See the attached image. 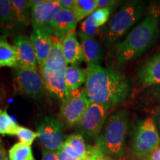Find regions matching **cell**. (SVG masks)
I'll list each match as a JSON object with an SVG mask.
<instances>
[{"label":"cell","mask_w":160,"mask_h":160,"mask_svg":"<svg viewBox=\"0 0 160 160\" xmlns=\"http://www.w3.org/2000/svg\"><path fill=\"white\" fill-rule=\"evenodd\" d=\"M46 0H29V4L31 8L34 7V6L39 5L45 2Z\"/></svg>","instance_id":"cell-37"},{"label":"cell","mask_w":160,"mask_h":160,"mask_svg":"<svg viewBox=\"0 0 160 160\" xmlns=\"http://www.w3.org/2000/svg\"><path fill=\"white\" fill-rule=\"evenodd\" d=\"M19 126L8 114L7 109H0V135L16 136Z\"/></svg>","instance_id":"cell-26"},{"label":"cell","mask_w":160,"mask_h":160,"mask_svg":"<svg viewBox=\"0 0 160 160\" xmlns=\"http://www.w3.org/2000/svg\"><path fill=\"white\" fill-rule=\"evenodd\" d=\"M145 160H160V146L155 151H153L151 155L146 157Z\"/></svg>","instance_id":"cell-34"},{"label":"cell","mask_w":160,"mask_h":160,"mask_svg":"<svg viewBox=\"0 0 160 160\" xmlns=\"http://www.w3.org/2000/svg\"><path fill=\"white\" fill-rule=\"evenodd\" d=\"M60 10L59 0H46L41 5L32 8L31 24L33 28L48 30L52 32V22Z\"/></svg>","instance_id":"cell-10"},{"label":"cell","mask_w":160,"mask_h":160,"mask_svg":"<svg viewBox=\"0 0 160 160\" xmlns=\"http://www.w3.org/2000/svg\"><path fill=\"white\" fill-rule=\"evenodd\" d=\"M52 35L51 31L38 28H33L30 35L39 68L45 65L49 57L52 45Z\"/></svg>","instance_id":"cell-12"},{"label":"cell","mask_w":160,"mask_h":160,"mask_svg":"<svg viewBox=\"0 0 160 160\" xmlns=\"http://www.w3.org/2000/svg\"><path fill=\"white\" fill-rule=\"evenodd\" d=\"M107 105L90 102V105L77 126L79 134L97 139L108 119L109 109Z\"/></svg>","instance_id":"cell-9"},{"label":"cell","mask_w":160,"mask_h":160,"mask_svg":"<svg viewBox=\"0 0 160 160\" xmlns=\"http://www.w3.org/2000/svg\"><path fill=\"white\" fill-rule=\"evenodd\" d=\"M77 25V21L73 11L61 9L52 22V33L55 37L63 40L70 33L75 31Z\"/></svg>","instance_id":"cell-14"},{"label":"cell","mask_w":160,"mask_h":160,"mask_svg":"<svg viewBox=\"0 0 160 160\" xmlns=\"http://www.w3.org/2000/svg\"><path fill=\"white\" fill-rule=\"evenodd\" d=\"M16 22L11 0H0V26L9 28Z\"/></svg>","instance_id":"cell-24"},{"label":"cell","mask_w":160,"mask_h":160,"mask_svg":"<svg viewBox=\"0 0 160 160\" xmlns=\"http://www.w3.org/2000/svg\"><path fill=\"white\" fill-rule=\"evenodd\" d=\"M153 119H155L156 122H160V105H159V107L158 108L157 111H156L154 118H153Z\"/></svg>","instance_id":"cell-38"},{"label":"cell","mask_w":160,"mask_h":160,"mask_svg":"<svg viewBox=\"0 0 160 160\" xmlns=\"http://www.w3.org/2000/svg\"><path fill=\"white\" fill-rule=\"evenodd\" d=\"M62 41V40L52 35V45L49 57L45 65L40 68H44L51 71L65 73L68 66L64 57Z\"/></svg>","instance_id":"cell-18"},{"label":"cell","mask_w":160,"mask_h":160,"mask_svg":"<svg viewBox=\"0 0 160 160\" xmlns=\"http://www.w3.org/2000/svg\"><path fill=\"white\" fill-rule=\"evenodd\" d=\"M111 8H97L91 14L92 19L98 28L102 27L108 21Z\"/></svg>","instance_id":"cell-29"},{"label":"cell","mask_w":160,"mask_h":160,"mask_svg":"<svg viewBox=\"0 0 160 160\" xmlns=\"http://www.w3.org/2000/svg\"><path fill=\"white\" fill-rule=\"evenodd\" d=\"M37 133L42 148L54 152L62 149L67 137L62 122L52 117H46L39 122Z\"/></svg>","instance_id":"cell-8"},{"label":"cell","mask_w":160,"mask_h":160,"mask_svg":"<svg viewBox=\"0 0 160 160\" xmlns=\"http://www.w3.org/2000/svg\"><path fill=\"white\" fill-rule=\"evenodd\" d=\"M99 31V28L95 25L94 22L92 19L91 15L89 16L82 21L79 27L78 33L89 37H96Z\"/></svg>","instance_id":"cell-27"},{"label":"cell","mask_w":160,"mask_h":160,"mask_svg":"<svg viewBox=\"0 0 160 160\" xmlns=\"http://www.w3.org/2000/svg\"><path fill=\"white\" fill-rule=\"evenodd\" d=\"M156 124H157V130H158V132H159V137H160V122H156Z\"/></svg>","instance_id":"cell-39"},{"label":"cell","mask_w":160,"mask_h":160,"mask_svg":"<svg viewBox=\"0 0 160 160\" xmlns=\"http://www.w3.org/2000/svg\"><path fill=\"white\" fill-rule=\"evenodd\" d=\"M160 145V137L153 117H147L136 126L131 139V148L137 157L145 159Z\"/></svg>","instance_id":"cell-5"},{"label":"cell","mask_w":160,"mask_h":160,"mask_svg":"<svg viewBox=\"0 0 160 160\" xmlns=\"http://www.w3.org/2000/svg\"><path fill=\"white\" fill-rule=\"evenodd\" d=\"M16 136L19 139L20 142L30 146L38 137L37 132L33 131L32 130L28 128L22 127V126H19L17 133H16Z\"/></svg>","instance_id":"cell-28"},{"label":"cell","mask_w":160,"mask_h":160,"mask_svg":"<svg viewBox=\"0 0 160 160\" xmlns=\"http://www.w3.org/2000/svg\"><path fill=\"white\" fill-rule=\"evenodd\" d=\"M9 160H36L30 145L17 142L10 148L8 151Z\"/></svg>","instance_id":"cell-25"},{"label":"cell","mask_w":160,"mask_h":160,"mask_svg":"<svg viewBox=\"0 0 160 160\" xmlns=\"http://www.w3.org/2000/svg\"><path fill=\"white\" fill-rule=\"evenodd\" d=\"M85 94L90 102L109 107L125 102L130 93V85L122 73L100 65H88Z\"/></svg>","instance_id":"cell-1"},{"label":"cell","mask_w":160,"mask_h":160,"mask_svg":"<svg viewBox=\"0 0 160 160\" xmlns=\"http://www.w3.org/2000/svg\"><path fill=\"white\" fill-rule=\"evenodd\" d=\"M97 8H111L117 5L119 2L115 0H97Z\"/></svg>","instance_id":"cell-30"},{"label":"cell","mask_w":160,"mask_h":160,"mask_svg":"<svg viewBox=\"0 0 160 160\" xmlns=\"http://www.w3.org/2000/svg\"><path fill=\"white\" fill-rule=\"evenodd\" d=\"M62 150L78 160H90L88 145L83 136L79 133L68 136Z\"/></svg>","instance_id":"cell-19"},{"label":"cell","mask_w":160,"mask_h":160,"mask_svg":"<svg viewBox=\"0 0 160 160\" xmlns=\"http://www.w3.org/2000/svg\"><path fill=\"white\" fill-rule=\"evenodd\" d=\"M61 9L71 10L73 11L75 0H59Z\"/></svg>","instance_id":"cell-32"},{"label":"cell","mask_w":160,"mask_h":160,"mask_svg":"<svg viewBox=\"0 0 160 160\" xmlns=\"http://www.w3.org/2000/svg\"><path fill=\"white\" fill-rule=\"evenodd\" d=\"M129 113L120 108L108 117L105 125L96 139V144L106 155L120 158L125 153Z\"/></svg>","instance_id":"cell-3"},{"label":"cell","mask_w":160,"mask_h":160,"mask_svg":"<svg viewBox=\"0 0 160 160\" xmlns=\"http://www.w3.org/2000/svg\"><path fill=\"white\" fill-rule=\"evenodd\" d=\"M80 39L84 61L87 65H99L103 52L99 40L96 37H86L78 33Z\"/></svg>","instance_id":"cell-16"},{"label":"cell","mask_w":160,"mask_h":160,"mask_svg":"<svg viewBox=\"0 0 160 160\" xmlns=\"http://www.w3.org/2000/svg\"><path fill=\"white\" fill-rule=\"evenodd\" d=\"M138 76L143 86L160 85V52L148 60L141 68Z\"/></svg>","instance_id":"cell-17"},{"label":"cell","mask_w":160,"mask_h":160,"mask_svg":"<svg viewBox=\"0 0 160 160\" xmlns=\"http://www.w3.org/2000/svg\"><path fill=\"white\" fill-rule=\"evenodd\" d=\"M65 82L68 91L79 89L85 83L87 79V70L78 66L69 65L65 70Z\"/></svg>","instance_id":"cell-21"},{"label":"cell","mask_w":160,"mask_h":160,"mask_svg":"<svg viewBox=\"0 0 160 160\" xmlns=\"http://www.w3.org/2000/svg\"><path fill=\"white\" fill-rule=\"evenodd\" d=\"M145 10L143 1H129L122 6L104 30V39L108 44L114 43L131 28Z\"/></svg>","instance_id":"cell-4"},{"label":"cell","mask_w":160,"mask_h":160,"mask_svg":"<svg viewBox=\"0 0 160 160\" xmlns=\"http://www.w3.org/2000/svg\"><path fill=\"white\" fill-rule=\"evenodd\" d=\"M46 91L51 95L63 101L68 95V89L65 82V73L49 71L44 68H39Z\"/></svg>","instance_id":"cell-11"},{"label":"cell","mask_w":160,"mask_h":160,"mask_svg":"<svg viewBox=\"0 0 160 160\" xmlns=\"http://www.w3.org/2000/svg\"><path fill=\"white\" fill-rule=\"evenodd\" d=\"M97 9V0H75L73 12L77 22H79L91 16Z\"/></svg>","instance_id":"cell-23"},{"label":"cell","mask_w":160,"mask_h":160,"mask_svg":"<svg viewBox=\"0 0 160 160\" xmlns=\"http://www.w3.org/2000/svg\"><path fill=\"white\" fill-rule=\"evenodd\" d=\"M5 99V91L4 90V88L0 84V109H1V106L2 105Z\"/></svg>","instance_id":"cell-36"},{"label":"cell","mask_w":160,"mask_h":160,"mask_svg":"<svg viewBox=\"0 0 160 160\" xmlns=\"http://www.w3.org/2000/svg\"><path fill=\"white\" fill-rule=\"evenodd\" d=\"M12 6L17 22L28 25L31 22V8L27 0H11Z\"/></svg>","instance_id":"cell-22"},{"label":"cell","mask_w":160,"mask_h":160,"mask_svg":"<svg viewBox=\"0 0 160 160\" xmlns=\"http://www.w3.org/2000/svg\"><path fill=\"white\" fill-rule=\"evenodd\" d=\"M89 105L84 88L69 91L68 97L62 101L59 120L66 127H77Z\"/></svg>","instance_id":"cell-7"},{"label":"cell","mask_w":160,"mask_h":160,"mask_svg":"<svg viewBox=\"0 0 160 160\" xmlns=\"http://www.w3.org/2000/svg\"><path fill=\"white\" fill-rule=\"evenodd\" d=\"M42 160H59L57 152L42 148Z\"/></svg>","instance_id":"cell-31"},{"label":"cell","mask_w":160,"mask_h":160,"mask_svg":"<svg viewBox=\"0 0 160 160\" xmlns=\"http://www.w3.org/2000/svg\"><path fill=\"white\" fill-rule=\"evenodd\" d=\"M64 57L67 65L78 66L84 61L82 50L76 32L72 31L62 41Z\"/></svg>","instance_id":"cell-15"},{"label":"cell","mask_w":160,"mask_h":160,"mask_svg":"<svg viewBox=\"0 0 160 160\" xmlns=\"http://www.w3.org/2000/svg\"><path fill=\"white\" fill-rule=\"evenodd\" d=\"M0 160H8L1 138H0Z\"/></svg>","instance_id":"cell-35"},{"label":"cell","mask_w":160,"mask_h":160,"mask_svg":"<svg viewBox=\"0 0 160 160\" xmlns=\"http://www.w3.org/2000/svg\"><path fill=\"white\" fill-rule=\"evenodd\" d=\"M159 6L152 4L145 19L116 46L115 61L118 68H123L151 47L159 34Z\"/></svg>","instance_id":"cell-2"},{"label":"cell","mask_w":160,"mask_h":160,"mask_svg":"<svg viewBox=\"0 0 160 160\" xmlns=\"http://www.w3.org/2000/svg\"><path fill=\"white\" fill-rule=\"evenodd\" d=\"M18 66L16 48L8 42L5 37L0 36V69L4 67L15 68Z\"/></svg>","instance_id":"cell-20"},{"label":"cell","mask_w":160,"mask_h":160,"mask_svg":"<svg viewBox=\"0 0 160 160\" xmlns=\"http://www.w3.org/2000/svg\"><path fill=\"white\" fill-rule=\"evenodd\" d=\"M58 157H59V160H78L75 158L72 157L69 154H68L66 152H65L63 150H60V151L57 152Z\"/></svg>","instance_id":"cell-33"},{"label":"cell","mask_w":160,"mask_h":160,"mask_svg":"<svg viewBox=\"0 0 160 160\" xmlns=\"http://www.w3.org/2000/svg\"><path fill=\"white\" fill-rule=\"evenodd\" d=\"M13 46L17 51L18 65L37 69V58L30 37L19 35L14 38Z\"/></svg>","instance_id":"cell-13"},{"label":"cell","mask_w":160,"mask_h":160,"mask_svg":"<svg viewBox=\"0 0 160 160\" xmlns=\"http://www.w3.org/2000/svg\"><path fill=\"white\" fill-rule=\"evenodd\" d=\"M13 88L15 95H24L39 99L46 89L42 77L37 69L18 65L13 68Z\"/></svg>","instance_id":"cell-6"}]
</instances>
